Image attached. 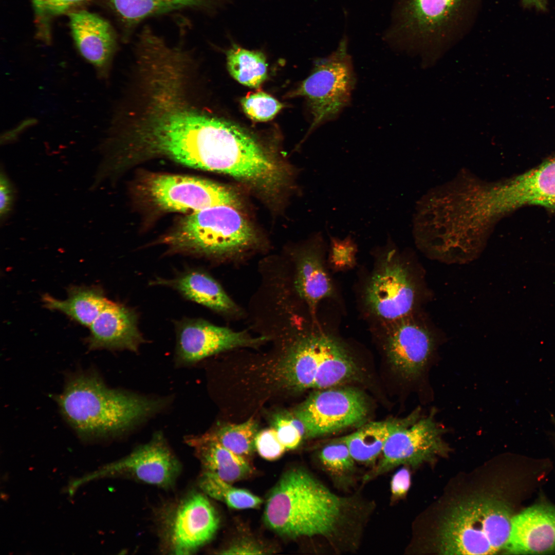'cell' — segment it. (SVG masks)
Wrapping results in <instances>:
<instances>
[{
    "instance_id": "6da1fadb",
    "label": "cell",
    "mask_w": 555,
    "mask_h": 555,
    "mask_svg": "<svg viewBox=\"0 0 555 555\" xmlns=\"http://www.w3.org/2000/svg\"><path fill=\"white\" fill-rule=\"evenodd\" d=\"M375 508V502L358 492L339 494L305 469L294 468L271 490L264 521L280 535L317 539L335 554L354 553Z\"/></svg>"
},
{
    "instance_id": "7a4b0ae2",
    "label": "cell",
    "mask_w": 555,
    "mask_h": 555,
    "mask_svg": "<svg viewBox=\"0 0 555 555\" xmlns=\"http://www.w3.org/2000/svg\"><path fill=\"white\" fill-rule=\"evenodd\" d=\"M67 422L84 437H103L127 431L160 411L164 400L106 386L94 374L70 379L57 398Z\"/></svg>"
},
{
    "instance_id": "3957f363",
    "label": "cell",
    "mask_w": 555,
    "mask_h": 555,
    "mask_svg": "<svg viewBox=\"0 0 555 555\" xmlns=\"http://www.w3.org/2000/svg\"><path fill=\"white\" fill-rule=\"evenodd\" d=\"M484 0H395L385 41L396 49L434 53L472 30Z\"/></svg>"
},
{
    "instance_id": "277c9868",
    "label": "cell",
    "mask_w": 555,
    "mask_h": 555,
    "mask_svg": "<svg viewBox=\"0 0 555 555\" xmlns=\"http://www.w3.org/2000/svg\"><path fill=\"white\" fill-rule=\"evenodd\" d=\"M512 516L497 496L479 493L453 504L443 516L437 547L443 554H488L503 551Z\"/></svg>"
},
{
    "instance_id": "5b68a950",
    "label": "cell",
    "mask_w": 555,
    "mask_h": 555,
    "mask_svg": "<svg viewBox=\"0 0 555 555\" xmlns=\"http://www.w3.org/2000/svg\"><path fill=\"white\" fill-rule=\"evenodd\" d=\"M254 231L230 205H218L183 218L163 243L173 251L219 256L242 250L252 244Z\"/></svg>"
},
{
    "instance_id": "8992f818",
    "label": "cell",
    "mask_w": 555,
    "mask_h": 555,
    "mask_svg": "<svg viewBox=\"0 0 555 555\" xmlns=\"http://www.w3.org/2000/svg\"><path fill=\"white\" fill-rule=\"evenodd\" d=\"M347 45L343 36L335 51L316 60L311 73L292 94L307 101L312 116L309 132L336 119L350 103L356 77Z\"/></svg>"
},
{
    "instance_id": "52a82bcc",
    "label": "cell",
    "mask_w": 555,
    "mask_h": 555,
    "mask_svg": "<svg viewBox=\"0 0 555 555\" xmlns=\"http://www.w3.org/2000/svg\"><path fill=\"white\" fill-rule=\"evenodd\" d=\"M415 411L387 439L376 464L362 478L363 484L388 473L400 466L416 467L443 455L449 448L442 439L445 429L432 412L422 416Z\"/></svg>"
},
{
    "instance_id": "ba28073f",
    "label": "cell",
    "mask_w": 555,
    "mask_h": 555,
    "mask_svg": "<svg viewBox=\"0 0 555 555\" xmlns=\"http://www.w3.org/2000/svg\"><path fill=\"white\" fill-rule=\"evenodd\" d=\"M161 542L168 553H193L208 543L219 524L218 514L206 495L193 492L174 502L160 516Z\"/></svg>"
},
{
    "instance_id": "9c48e42d",
    "label": "cell",
    "mask_w": 555,
    "mask_h": 555,
    "mask_svg": "<svg viewBox=\"0 0 555 555\" xmlns=\"http://www.w3.org/2000/svg\"><path fill=\"white\" fill-rule=\"evenodd\" d=\"M143 190L154 206L166 211L191 214L218 205H237L236 196L229 190L196 177L154 175L145 181Z\"/></svg>"
},
{
    "instance_id": "30bf717a",
    "label": "cell",
    "mask_w": 555,
    "mask_h": 555,
    "mask_svg": "<svg viewBox=\"0 0 555 555\" xmlns=\"http://www.w3.org/2000/svg\"><path fill=\"white\" fill-rule=\"evenodd\" d=\"M311 395L295 411L305 425L306 437L334 433L361 422L367 406L362 393L353 388H326Z\"/></svg>"
},
{
    "instance_id": "8fae6325",
    "label": "cell",
    "mask_w": 555,
    "mask_h": 555,
    "mask_svg": "<svg viewBox=\"0 0 555 555\" xmlns=\"http://www.w3.org/2000/svg\"><path fill=\"white\" fill-rule=\"evenodd\" d=\"M379 268L372 276L365 292V303L377 317L395 321L412 311L415 291L407 268L397 258L390 243L383 253Z\"/></svg>"
},
{
    "instance_id": "7c38bea8",
    "label": "cell",
    "mask_w": 555,
    "mask_h": 555,
    "mask_svg": "<svg viewBox=\"0 0 555 555\" xmlns=\"http://www.w3.org/2000/svg\"><path fill=\"white\" fill-rule=\"evenodd\" d=\"M181 465L160 433L108 466L105 473L117 475L161 488L175 484Z\"/></svg>"
},
{
    "instance_id": "4fadbf2b",
    "label": "cell",
    "mask_w": 555,
    "mask_h": 555,
    "mask_svg": "<svg viewBox=\"0 0 555 555\" xmlns=\"http://www.w3.org/2000/svg\"><path fill=\"white\" fill-rule=\"evenodd\" d=\"M176 358L179 364H193L218 353L239 347L258 345L265 337L253 338L202 320L188 319L177 326Z\"/></svg>"
},
{
    "instance_id": "5bb4252c",
    "label": "cell",
    "mask_w": 555,
    "mask_h": 555,
    "mask_svg": "<svg viewBox=\"0 0 555 555\" xmlns=\"http://www.w3.org/2000/svg\"><path fill=\"white\" fill-rule=\"evenodd\" d=\"M387 336L386 350L395 370L406 380H415L424 372L434 349L431 333L407 317L394 321Z\"/></svg>"
},
{
    "instance_id": "9a60e30c",
    "label": "cell",
    "mask_w": 555,
    "mask_h": 555,
    "mask_svg": "<svg viewBox=\"0 0 555 555\" xmlns=\"http://www.w3.org/2000/svg\"><path fill=\"white\" fill-rule=\"evenodd\" d=\"M506 554L555 552V507L531 506L512 516Z\"/></svg>"
},
{
    "instance_id": "2e32d148",
    "label": "cell",
    "mask_w": 555,
    "mask_h": 555,
    "mask_svg": "<svg viewBox=\"0 0 555 555\" xmlns=\"http://www.w3.org/2000/svg\"><path fill=\"white\" fill-rule=\"evenodd\" d=\"M72 37L81 55L101 76L107 74L117 47L115 31L105 19L83 9L67 14Z\"/></svg>"
},
{
    "instance_id": "e0dca14e",
    "label": "cell",
    "mask_w": 555,
    "mask_h": 555,
    "mask_svg": "<svg viewBox=\"0 0 555 555\" xmlns=\"http://www.w3.org/2000/svg\"><path fill=\"white\" fill-rule=\"evenodd\" d=\"M89 348L137 351L144 339L131 308L109 300L89 326Z\"/></svg>"
},
{
    "instance_id": "ac0fdd59",
    "label": "cell",
    "mask_w": 555,
    "mask_h": 555,
    "mask_svg": "<svg viewBox=\"0 0 555 555\" xmlns=\"http://www.w3.org/2000/svg\"><path fill=\"white\" fill-rule=\"evenodd\" d=\"M502 210L527 205L555 209V157L513 179L501 189Z\"/></svg>"
},
{
    "instance_id": "d6986e66",
    "label": "cell",
    "mask_w": 555,
    "mask_h": 555,
    "mask_svg": "<svg viewBox=\"0 0 555 555\" xmlns=\"http://www.w3.org/2000/svg\"><path fill=\"white\" fill-rule=\"evenodd\" d=\"M322 335L306 334L293 343L277 365L275 377L279 384L295 391L312 388L321 358Z\"/></svg>"
},
{
    "instance_id": "ffe728a7",
    "label": "cell",
    "mask_w": 555,
    "mask_h": 555,
    "mask_svg": "<svg viewBox=\"0 0 555 555\" xmlns=\"http://www.w3.org/2000/svg\"><path fill=\"white\" fill-rule=\"evenodd\" d=\"M187 444L194 448L202 471L233 483L250 476L253 468L249 460L205 435L189 436Z\"/></svg>"
},
{
    "instance_id": "44dd1931",
    "label": "cell",
    "mask_w": 555,
    "mask_h": 555,
    "mask_svg": "<svg viewBox=\"0 0 555 555\" xmlns=\"http://www.w3.org/2000/svg\"><path fill=\"white\" fill-rule=\"evenodd\" d=\"M210 0H98L115 16L123 38H130L147 18L175 10L198 8Z\"/></svg>"
},
{
    "instance_id": "7402d4cb",
    "label": "cell",
    "mask_w": 555,
    "mask_h": 555,
    "mask_svg": "<svg viewBox=\"0 0 555 555\" xmlns=\"http://www.w3.org/2000/svg\"><path fill=\"white\" fill-rule=\"evenodd\" d=\"M158 284L176 289L187 299L225 314L239 311L236 304L220 284L205 272L191 270L172 280H160Z\"/></svg>"
},
{
    "instance_id": "603a6c76",
    "label": "cell",
    "mask_w": 555,
    "mask_h": 555,
    "mask_svg": "<svg viewBox=\"0 0 555 555\" xmlns=\"http://www.w3.org/2000/svg\"><path fill=\"white\" fill-rule=\"evenodd\" d=\"M323 244L321 237L315 247L303 253L297 266L295 289L311 309L333 293L332 283L322 264Z\"/></svg>"
},
{
    "instance_id": "cb8c5ba5",
    "label": "cell",
    "mask_w": 555,
    "mask_h": 555,
    "mask_svg": "<svg viewBox=\"0 0 555 555\" xmlns=\"http://www.w3.org/2000/svg\"><path fill=\"white\" fill-rule=\"evenodd\" d=\"M357 372L346 349L334 338L322 332L321 358L312 388H330L354 378Z\"/></svg>"
},
{
    "instance_id": "d4e9b609",
    "label": "cell",
    "mask_w": 555,
    "mask_h": 555,
    "mask_svg": "<svg viewBox=\"0 0 555 555\" xmlns=\"http://www.w3.org/2000/svg\"><path fill=\"white\" fill-rule=\"evenodd\" d=\"M391 420L369 422L341 438L357 463L373 467L381 456L391 434L404 422Z\"/></svg>"
},
{
    "instance_id": "484cf974",
    "label": "cell",
    "mask_w": 555,
    "mask_h": 555,
    "mask_svg": "<svg viewBox=\"0 0 555 555\" xmlns=\"http://www.w3.org/2000/svg\"><path fill=\"white\" fill-rule=\"evenodd\" d=\"M68 298L60 300L45 294L42 301L47 308L60 311L80 324L89 327L108 300L99 288L73 286Z\"/></svg>"
},
{
    "instance_id": "4316f807",
    "label": "cell",
    "mask_w": 555,
    "mask_h": 555,
    "mask_svg": "<svg viewBox=\"0 0 555 555\" xmlns=\"http://www.w3.org/2000/svg\"><path fill=\"white\" fill-rule=\"evenodd\" d=\"M319 462L334 485L345 491L356 483L357 462L340 438L323 447L318 454Z\"/></svg>"
},
{
    "instance_id": "83f0119b",
    "label": "cell",
    "mask_w": 555,
    "mask_h": 555,
    "mask_svg": "<svg viewBox=\"0 0 555 555\" xmlns=\"http://www.w3.org/2000/svg\"><path fill=\"white\" fill-rule=\"evenodd\" d=\"M227 64L231 76L242 84L258 88L267 76V64L264 53L234 45L227 51Z\"/></svg>"
},
{
    "instance_id": "f1b7e54d",
    "label": "cell",
    "mask_w": 555,
    "mask_h": 555,
    "mask_svg": "<svg viewBox=\"0 0 555 555\" xmlns=\"http://www.w3.org/2000/svg\"><path fill=\"white\" fill-rule=\"evenodd\" d=\"M199 486L208 496L223 502L235 509L256 508L263 500L250 491L236 488L217 476L202 471L199 478Z\"/></svg>"
},
{
    "instance_id": "f546056e",
    "label": "cell",
    "mask_w": 555,
    "mask_h": 555,
    "mask_svg": "<svg viewBox=\"0 0 555 555\" xmlns=\"http://www.w3.org/2000/svg\"><path fill=\"white\" fill-rule=\"evenodd\" d=\"M257 431L255 420L250 419L242 423L224 425L215 432L205 435L248 459L255 449Z\"/></svg>"
},
{
    "instance_id": "4dcf8cb0",
    "label": "cell",
    "mask_w": 555,
    "mask_h": 555,
    "mask_svg": "<svg viewBox=\"0 0 555 555\" xmlns=\"http://www.w3.org/2000/svg\"><path fill=\"white\" fill-rule=\"evenodd\" d=\"M36 20L45 39L49 38V25L55 17L78 9L90 0H31Z\"/></svg>"
},
{
    "instance_id": "1f68e13d",
    "label": "cell",
    "mask_w": 555,
    "mask_h": 555,
    "mask_svg": "<svg viewBox=\"0 0 555 555\" xmlns=\"http://www.w3.org/2000/svg\"><path fill=\"white\" fill-rule=\"evenodd\" d=\"M240 103L246 115L258 122L272 119L283 107L274 98L260 90L249 92L242 99Z\"/></svg>"
},
{
    "instance_id": "d6a6232c",
    "label": "cell",
    "mask_w": 555,
    "mask_h": 555,
    "mask_svg": "<svg viewBox=\"0 0 555 555\" xmlns=\"http://www.w3.org/2000/svg\"><path fill=\"white\" fill-rule=\"evenodd\" d=\"M274 428L280 442L286 450L297 448L306 436L304 424L295 415L276 416L274 420Z\"/></svg>"
},
{
    "instance_id": "836d02e7",
    "label": "cell",
    "mask_w": 555,
    "mask_h": 555,
    "mask_svg": "<svg viewBox=\"0 0 555 555\" xmlns=\"http://www.w3.org/2000/svg\"><path fill=\"white\" fill-rule=\"evenodd\" d=\"M254 445L260 456L269 461L279 459L286 450L280 442L274 428L265 429L257 433Z\"/></svg>"
},
{
    "instance_id": "e575fe53",
    "label": "cell",
    "mask_w": 555,
    "mask_h": 555,
    "mask_svg": "<svg viewBox=\"0 0 555 555\" xmlns=\"http://www.w3.org/2000/svg\"><path fill=\"white\" fill-rule=\"evenodd\" d=\"M357 247L350 235L343 239L330 236V258L337 266L344 267L354 263Z\"/></svg>"
},
{
    "instance_id": "d590c367",
    "label": "cell",
    "mask_w": 555,
    "mask_h": 555,
    "mask_svg": "<svg viewBox=\"0 0 555 555\" xmlns=\"http://www.w3.org/2000/svg\"><path fill=\"white\" fill-rule=\"evenodd\" d=\"M15 198L14 187L2 169L0 175V218L2 223L11 214Z\"/></svg>"
},
{
    "instance_id": "8d00e7d4",
    "label": "cell",
    "mask_w": 555,
    "mask_h": 555,
    "mask_svg": "<svg viewBox=\"0 0 555 555\" xmlns=\"http://www.w3.org/2000/svg\"><path fill=\"white\" fill-rule=\"evenodd\" d=\"M407 466L397 469L390 480V492L392 501L403 498L411 485V474Z\"/></svg>"
},
{
    "instance_id": "74e56055",
    "label": "cell",
    "mask_w": 555,
    "mask_h": 555,
    "mask_svg": "<svg viewBox=\"0 0 555 555\" xmlns=\"http://www.w3.org/2000/svg\"><path fill=\"white\" fill-rule=\"evenodd\" d=\"M266 550L260 544L248 539L236 541L223 549L222 554H258Z\"/></svg>"
},
{
    "instance_id": "f35d334b",
    "label": "cell",
    "mask_w": 555,
    "mask_h": 555,
    "mask_svg": "<svg viewBox=\"0 0 555 555\" xmlns=\"http://www.w3.org/2000/svg\"><path fill=\"white\" fill-rule=\"evenodd\" d=\"M522 4L527 8H534L544 11L547 8V0H521Z\"/></svg>"
}]
</instances>
